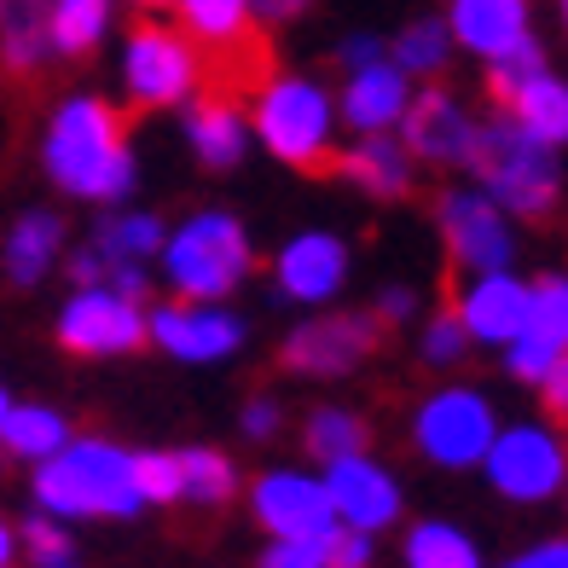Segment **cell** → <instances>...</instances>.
Instances as JSON below:
<instances>
[{"label": "cell", "instance_id": "cell-51", "mask_svg": "<svg viewBox=\"0 0 568 568\" xmlns=\"http://www.w3.org/2000/svg\"><path fill=\"white\" fill-rule=\"evenodd\" d=\"M562 23H568V0H562Z\"/></svg>", "mask_w": 568, "mask_h": 568}, {"label": "cell", "instance_id": "cell-32", "mask_svg": "<svg viewBox=\"0 0 568 568\" xmlns=\"http://www.w3.org/2000/svg\"><path fill=\"white\" fill-rule=\"evenodd\" d=\"M70 284H75V291H111V296L140 302L145 296V267L140 262H116V255L82 244L70 255Z\"/></svg>", "mask_w": 568, "mask_h": 568}, {"label": "cell", "instance_id": "cell-37", "mask_svg": "<svg viewBox=\"0 0 568 568\" xmlns=\"http://www.w3.org/2000/svg\"><path fill=\"white\" fill-rule=\"evenodd\" d=\"M539 70H546V53H539V41H523L516 53H505V59H494V64H487V88H494V99H499V105H510V99H516V88H528Z\"/></svg>", "mask_w": 568, "mask_h": 568}, {"label": "cell", "instance_id": "cell-27", "mask_svg": "<svg viewBox=\"0 0 568 568\" xmlns=\"http://www.w3.org/2000/svg\"><path fill=\"white\" fill-rule=\"evenodd\" d=\"M400 557H406V568H487L476 539L464 534L458 523H442V516H429V523H412Z\"/></svg>", "mask_w": 568, "mask_h": 568}, {"label": "cell", "instance_id": "cell-33", "mask_svg": "<svg viewBox=\"0 0 568 568\" xmlns=\"http://www.w3.org/2000/svg\"><path fill=\"white\" fill-rule=\"evenodd\" d=\"M447 59H453V36H447L442 18L406 23V30L395 36V53H389V64H400L406 75H442Z\"/></svg>", "mask_w": 568, "mask_h": 568}, {"label": "cell", "instance_id": "cell-48", "mask_svg": "<svg viewBox=\"0 0 568 568\" xmlns=\"http://www.w3.org/2000/svg\"><path fill=\"white\" fill-rule=\"evenodd\" d=\"M0 568H18V528L0 516Z\"/></svg>", "mask_w": 568, "mask_h": 568}, {"label": "cell", "instance_id": "cell-25", "mask_svg": "<svg viewBox=\"0 0 568 568\" xmlns=\"http://www.w3.org/2000/svg\"><path fill=\"white\" fill-rule=\"evenodd\" d=\"M70 442V418L59 406H41V400H23L7 412V429H0V447L23 464H47L59 447Z\"/></svg>", "mask_w": 568, "mask_h": 568}, {"label": "cell", "instance_id": "cell-29", "mask_svg": "<svg viewBox=\"0 0 568 568\" xmlns=\"http://www.w3.org/2000/svg\"><path fill=\"white\" fill-rule=\"evenodd\" d=\"M163 239H169V226H163L158 215H145V210H111L105 221L88 232V244H93V250L116 255V262H140V267H145V262H158Z\"/></svg>", "mask_w": 568, "mask_h": 568}, {"label": "cell", "instance_id": "cell-7", "mask_svg": "<svg viewBox=\"0 0 568 568\" xmlns=\"http://www.w3.org/2000/svg\"><path fill=\"white\" fill-rule=\"evenodd\" d=\"M499 435V412L481 389L470 383H453V389H435L418 412H412V447L442 470H476Z\"/></svg>", "mask_w": 568, "mask_h": 568}, {"label": "cell", "instance_id": "cell-6", "mask_svg": "<svg viewBox=\"0 0 568 568\" xmlns=\"http://www.w3.org/2000/svg\"><path fill=\"white\" fill-rule=\"evenodd\" d=\"M122 93L134 111H174L203 93V47L174 23L140 18L122 41Z\"/></svg>", "mask_w": 568, "mask_h": 568}, {"label": "cell", "instance_id": "cell-23", "mask_svg": "<svg viewBox=\"0 0 568 568\" xmlns=\"http://www.w3.org/2000/svg\"><path fill=\"white\" fill-rule=\"evenodd\" d=\"M47 12H53V0H0V64L12 75H36L53 53Z\"/></svg>", "mask_w": 568, "mask_h": 568}, {"label": "cell", "instance_id": "cell-39", "mask_svg": "<svg viewBox=\"0 0 568 568\" xmlns=\"http://www.w3.org/2000/svg\"><path fill=\"white\" fill-rule=\"evenodd\" d=\"M557 354H562V348H551L546 337L523 331L516 343H505V372H510L516 383H534V389H539V383H546V372L557 366Z\"/></svg>", "mask_w": 568, "mask_h": 568}, {"label": "cell", "instance_id": "cell-5", "mask_svg": "<svg viewBox=\"0 0 568 568\" xmlns=\"http://www.w3.org/2000/svg\"><path fill=\"white\" fill-rule=\"evenodd\" d=\"M470 169L476 186L499 203L516 221H546L562 197V163L551 145H539L534 134H523L510 116L476 122V145H470Z\"/></svg>", "mask_w": 568, "mask_h": 568}, {"label": "cell", "instance_id": "cell-49", "mask_svg": "<svg viewBox=\"0 0 568 568\" xmlns=\"http://www.w3.org/2000/svg\"><path fill=\"white\" fill-rule=\"evenodd\" d=\"M134 7H140V12H169L174 0H134Z\"/></svg>", "mask_w": 568, "mask_h": 568}, {"label": "cell", "instance_id": "cell-24", "mask_svg": "<svg viewBox=\"0 0 568 568\" xmlns=\"http://www.w3.org/2000/svg\"><path fill=\"white\" fill-rule=\"evenodd\" d=\"M505 116L523 128V134H534L539 145H568V82L551 70H539L528 88H516V99L505 105Z\"/></svg>", "mask_w": 568, "mask_h": 568}, {"label": "cell", "instance_id": "cell-34", "mask_svg": "<svg viewBox=\"0 0 568 568\" xmlns=\"http://www.w3.org/2000/svg\"><path fill=\"white\" fill-rule=\"evenodd\" d=\"M18 557L30 568H82V551H75L70 528L53 523V516H30L18 528Z\"/></svg>", "mask_w": 568, "mask_h": 568}, {"label": "cell", "instance_id": "cell-35", "mask_svg": "<svg viewBox=\"0 0 568 568\" xmlns=\"http://www.w3.org/2000/svg\"><path fill=\"white\" fill-rule=\"evenodd\" d=\"M528 291H534L528 331H534V337H546L551 348H568V278L546 273V278H534Z\"/></svg>", "mask_w": 568, "mask_h": 568}, {"label": "cell", "instance_id": "cell-40", "mask_svg": "<svg viewBox=\"0 0 568 568\" xmlns=\"http://www.w3.org/2000/svg\"><path fill=\"white\" fill-rule=\"evenodd\" d=\"M325 539H267L255 568H325Z\"/></svg>", "mask_w": 568, "mask_h": 568}, {"label": "cell", "instance_id": "cell-22", "mask_svg": "<svg viewBox=\"0 0 568 568\" xmlns=\"http://www.w3.org/2000/svg\"><path fill=\"white\" fill-rule=\"evenodd\" d=\"M59 244H64V221L53 210H23L7 232V244H0V267H7L18 291H30L59 267Z\"/></svg>", "mask_w": 568, "mask_h": 568}, {"label": "cell", "instance_id": "cell-20", "mask_svg": "<svg viewBox=\"0 0 568 568\" xmlns=\"http://www.w3.org/2000/svg\"><path fill=\"white\" fill-rule=\"evenodd\" d=\"M186 145L197 151L203 169H239L250 151V116L239 99L221 93H197L186 111Z\"/></svg>", "mask_w": 568, "mask_h": 568}, {"label": "cell", "instance_id": "cell-21", "mask_svg": "<svg viewBox=\"0 0 568 568\" xmlns=\"http://www.w3.org/2000/svg\"><path fill=\"white\" fill-rule=\"evenodd\" d=\"M337 169L348 186H359L366 197H406L412 192V158L406 145L389 134H359L348 151H337Z\"/></svg>", "mask_w": 568, "mask_h": 568}, {"label": "cell", "instance_id": "cell-13", "mask_svg": "<svg viewBox=\"0 0 568 568\" xmlns=\"http://www.w3.org/2000/svg\"><path fill=\"white\" fill-rule=\"evenodd\" d=\"M325 499H331V516L337 528H354V534H383L389 523H400V481L389 464H377L372 453H354V458H337L325 464Z\"/></svg>", "mask_w": 568, "mask_h": 568}, {"label": "cell", "instance_id": "cell-2", "mask_svg": "<svg viewBox=\"0 0 568 568\" xmlns=\"http://www.w3.org/2000/svg\"><path fill=\"white\" fill-rule=\"evenodd\" d=\"M36 505L53 523H128L145 510L134 494V453L105 435H70L36 464Z\"/></svg>", "mask_w": 568, "mask_h": 568}, {"label": "cell", "instance_id": "cell-38", "mask_svg": "<svg viewBox=\"0 0 568 568\" xmlns=\"http://www.w3.org/2000/svg\"><path fill=\"white\" fill-rule=\"evenodd\" d=\"M464 348H470V337H464V325H458V314H453V307H442V314H435V320L424 325V337H418L424 366H435V372L458 366V359H464Z\"/></svg>", "mask_w": 568, "mask_h": 568}, {"label": "cell", "instance_id": "cell-36", "mask_svg": "<svg viewBox=\"0 0 568 568\" xmlns=\"http://www.w3.org/2000/svg\"><path fill=\"white\" fill-rule=\"evenodd\" d=\"M140 505H180V453H134Z\"/></svg>", "mask_w": 568, "mask_h": 568}, {"label": "cell", "instance_id": "cell-50", "mask_svg": "<svg viewBox=\"0 0 568 568\" xmlns=\"http://www.w3.org/2000/svg\"><path fill=\"white\" fill-rule=\"evenodd\" d=\"M7 412H12V395H7V383H0V429H7Z\"/></svg>", "mask_w": 568, "mask_h": 568}, {"label": "cell", "instance_id": "cell-28", "mask_svg": "<svg viewBox=\"0 0 568 568\" xmlns=\"http://www.w3.org/2000/svg\"><path fill=\"white\" fill-rule=\"evenodd\" d=\"M180 30H186L203 53H221V47H239L244 36H255L250 0H174Z\"/></svg>", "mask_w": 568, "mask_h": 568}, {"label": "cell", "instance_id": "cell-44", "mask_svg": "<svg viewBox=\"0 0 568 568\" xmlns=\"http://www.w3.org/2000/svg\"><path fill=\"white\" fill-rule=\"evenodd\" d=\"M278 418H284V412H278V400L255 395V400L244 406V435H250V442H267V435L278 429Z\"/></svg>", "mask_w": 568, "mask_h": 568}, {"label": "cell", "instance_id": "cell-41", "mask_svg": "<svg viewBox=\"0 0 568 568\" xmlns=\"http://www.w3.org/2000/svg\"><path fill=\"white\" fill-rule=\"evenodd\" d=\"M325 568H372V534L331 528V539H325Z\"/></svg>", "mask_w": 568, "mask_h": 568}, {"label": "cell", "instance_id": "cell-18", "mask_svg": "<svg viewBox=\"0 0 568 568\" xmlns=\"http://www.w3.org/2000/svg\"><path fill=\"white\" fill-rule=\"evenodd\" d=\"M406 105H412V75L389 59H377L366 70H348L337 93V122H348L354 134H389V128H400Z\"/></svg>", "mask_w": 568, "mask_h": 568}, {"label": "cell", "instance_id": "cell-16", "mask_svg": "<svg viewBox=\"0 0 568 568\" xmlns=\"http://www.w3.org/2000/svg\"><path fill=\"white\" fill-rule=\"evenodd\" d=\"M528 307H534V291L528 278H516L510 267L505 273H470V284L458 291L453 314L464 325L470 343H487V348H505L528 331Z\"/></svg>", "mask_w": 568, "mask_h": 568}, {"label": "cell", "instance_id": "cell-8", "mask_svg": "<svg viewBox=\"0 0 568 568\" xmlns=\"http://www.w3.org/2000/svg\"><path fill=\"white\" fill-rule=\"evenodd\" d=\"M487 487L510 505H546L568 487V442L551 424H499L481 458Z\"/></svg>", "mask_w": 568, "mask_h": 568}, {"label": "cell", "instance_id": "cell-42", "mask_svg": "<svg viewBox=\"0 0 568 568\" xmlns=\"http://www.w3.org/2000/svg\"><path fill=\"white\" fill-rule=\"evenodd\" d=\"M505 568H568V539H539V546L516 551Z\"/></svg>", "mask_w": 568, "mask_h": 568}, {"label": "cell", "instance_id": "cell-10", "mask_svg": "<svg viewBox=\"0 0 568 568\" xmlns=\"http://www.w3.org/2000/svg\"><path fill=\"white\" fill-rule=\"evenodd\" d=\"M377 343H383L377 314H314L284 337L278 359L296 377H348L354 366H366Z\"/></svg>", "mask_w": 568, "mask_h": 568}, {"label": "cell", "instance_id": "cell-45", "mask_svg": "<svg viewBox=\"0 0 568 568\" xmlns=\"http://www.w3.org/2000/svg\"><path fill=\"white\" fill-rule=\"evenodd\" d=\"M539 395H546V406L557 412V418H568V348L557 354V366L546 372V383H539Z\"/></svg>", "mask_w": 568, "mask_h": 568}, {"label": "cell", "instance_id": "cell-12", "mask_svg": "<svg viewBox=\"0 0 568 568\" xmlns=\"http://www.w3.org/2000/svg\"><path fill=\"white\" fill-rule=\"evenodd\" d=\"M244 320L221 302H163L158 314H145V343H158L163 354L186 359V366H215V359L244 348Z\"/></svg>", "mask_w": 568, "mask_h": 568}, {"label": "cell", "instance_id": "cell-3", "mask_svg": "<svg viewBox=\"0 0 568 568\" xmlns=\"http://www.w3.org/2000/svg\"><path fill=\"white\" fill-rule=\"evenodd\" d=\"M250 134L284 169L320 174L337 163V99L307 75H267L250 93Z\"/></svg>", "mask_w": 568, "mask_h": 568}, {"label": "cell", "instance_id": "cell-26", "mask_svg": "<svg viewBox=\"0 0 568 568\" xmlns=\"http://www.w3.org/2000/svg\"><path fill=\"white\" fill-rule=\"evenodd\" d=\"M111 12H116V0H53V12H47L53 53H59V59H88V53H99V41L111 36Z\"/></svg>", "mask_w": 568, "mask_h": 568}, {"label": "cell", "instance_id": "cell-30", "mask_svg": "<svg viewBox=\"0 0 568 568\" xmlns=\"http://www.w3.org/2000/svg\"><path fill=\"white\" fill-rule=\"evenodd\" d=\"M366 418L348 406H320V412H307V429H302V447L307 458H320V464H337V458H354V453H366Z\"/></svg>", "mask_w": 568, "mask_h": 568}, {"label": "cell", "instance_id": "cell-17", "mask_svg": "<svg viewBox=\"0 0 568 568\" xmlns=\"http://www.w3.org/2000/svg\"><path fill=\"white\" fill-rule=\"evenodd\" d=\"M400 145L412 163H470V145H476V116L458 105L453 93L429 88L406 105L400 116Z\"/></svg>", "mask_w": 568, "mask_h": 568}, {"label": "cell", "instance_id": "cell-9", "mask_svg": "<svg viewBox=\"0 0 568 568\" xmlns=\"http://www.w3.org/2000/svg\"><path fill=\"white\" fill-rule=\"evenodd\" d=\"M442 244L464 273H505L516 262V226L481 186H453L435 203Z\"/></svg>", "mask_w": 568, "mask_h": 568}, {"label": "cell", "instance_id": "cell-47", "mask_svg": "<svg viewBox=\"0 0 568 568\" xmlns=\"http://www.w3.org/2000/svg\"><path fill=\"white\" fill-rule=\"evenodd\" d=\"M377 59H383V41H377V36H348V41H343V64H348V70H366V64H377Z\"/></svg>", "mask_w": 568, "mask_h": 568}, {"label": "cell", "instance_id": "cell-31", "mask_svg": "<svg viewBox=\"0 0 568 568\" xmlns=\"http://www.w3.org/2000/svg\"><path fill=\"white\" fill-rule=\"evenodd\" d=\"M232 494H239V470H232L226 453H215V447H186L180 453V499L186 505L215 510Z\"/></svg>", "mask_w": 568, "mask_h": 568}, {"label": "cell", "instance_id": "cell-4", "mask_svg": "<svg viewBox=\"0 0 568 568\" xmlns=\"http://www.w3.org/2000/svg\"><path fill=\"white\" fill-rule=\"evenodd\" d=\"M158 267L180 302H226L255 267L250 226L226 210H197L163 239Z\"/></svg>", "mask_w": 568, "mask_h": 568}, {"label": "cell", "instance_id": "cell-11", "mask_svg": "<svg viewBox=\"0 0 568 568\" xmlns=\"http://www.w3.org/2000/svg\"><path fill=\"white\" fill-rule=\"evenodd\" d=\"M53 331H59V348L75 359H116L145 343V307L111 291H75L59 307Z\"/></svg>", "mask_w": 568, "mask_h": 568}, {"label": "cell", "instance_id": "cell-19", "mask_svg": "<svg viewBox=\"0 0 568 568\" xmlns=\"http://www.w3.org/2000/svg\"><path fill=\"white\" fill-rule=\"evenodd\" d=\"M447 36L494 64V59L516 53L523 41H534L528 36V0H453Z\"/></svg>", "mask_w": 568, "mask_h": 568}, {"label": "cell", "instance_id": "cell-1", "mask_svg": "<svg viewBox=\"0 0 568 568\" xmlns=\"http://www.w3.org/2000/svg\"><path fill=\"white\" fill-rule=\"evenodd\" d=\"M41 169L64 197L122 203L140 180L134 145H128V116L99 93H70L41 134Z\"/></svg>", "mask_w": 568, "mask_h": 568}, {"label": "cell", "instance_id": "cell-43", "mask_svg": "<svg viewBox=\"0 0 568 568\" xmlns=\"http://www.w3.org/2000/svg\"><path fill=\"white\" fill-rule=\"evenodd\" d=\"M412 314H418V296H412L406 284H389V291L377 296V325H406Z\"/></svg>", "mask_w": 568, "mask_h": 568}, {"label": "cell", "instance_id": "cell-14", "mask_svg": "<svg viewBox=\"0 0 568 568\" xmlns=\"http://www.w3.org/2000/svg\"><path fill=\"white\" fill-rule=\"evenodd\" d=\"M250 516L262 523L267 539H325L337 528L325 481L307 470H267L250 487Z\"/></svg>", "mask_w": 568, "mask_h": 568}, {"label": "cell", "instance_id": "cell-46", "mask_svg": "<svg viewBox=\"0 0 568 568\" xmlns=\"http://www.w3.org/2000/svg\"><path fill=\"white\" fill-rule=\"evenodd\" d=\"M314 0H250V18L255 23H291V18H302Z\"/></svg>", "mask_w": 568, "mask_h": 568}, {"label": "cell", "instance_id": "cell-15", "mask_svg": "<svg viewBox=\"0 0 568 568\" xmlns=\"http://www.w3.org/2000/svg\"><path fill=\"white\" fill-rule=\"evenodd\" d=\"M348 284V244L337 239V232H296L291 244L278 250L273 262V291L278 302H296V307H325L337 302Z\"/></svg>", "mask_w": 568, "mask_h": 568}]
</instances>
